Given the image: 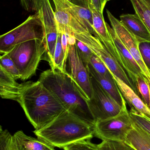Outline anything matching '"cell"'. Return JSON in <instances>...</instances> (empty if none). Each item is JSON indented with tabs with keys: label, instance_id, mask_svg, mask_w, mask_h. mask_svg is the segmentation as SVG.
I'll list each match as a JSON object with an SVG mask.
<instances>
[{
	"label": "cell",
	"instance_id": "6da1fadb",
	"mask_svg": "<svg viewBox=\"0 0 150 150\" xmlns=\"http://www.w3.org/2000/svg\"><path fill=\"white\" fill-rule=\"evenodd\" d=\"M35 129H40L67 110L38 80L25 83L18 102Z\"/></svg>",
	"mask_w": 150,
	"mask_h": 150
},
{
	"label": "cell",
	"instance_id": "7a4b0ae2",
	"mask_svg": "<svg viewBox=\"0 0 150 150\" xmlns=\"http://www.w3.org/2000/svg\"><path fill=\"white\" fill-rule=\"evenodd\" d=\"M38 81L59 99L66 110L93 128L95 120L87 100L67 73L48 69L41 74Z\"/></svg>",
	"mask_w": 150,
	"mask_h": 150
},
{
	"label": "cell",
	"instance_id": "3957f363",
	"mask_svg": "<svg viewBox=\"0 0 150 150\" xmlns=\"http://www.w3.org/2000/svg\"><path fill=\"white\" fill-rule=\"evenodd\" d=\"M33 132L37 138L53 147L63 149L79 141L91 140L94 136L91 126L68 110Z\"/></svg>",
	"mask_w": 150,
	"mask_h": 150
},
{
	"label": "cell",
	"instance_id": "277c9868",
	"mask_svg": "<svg viewBox=\"0 0 150 150\" xmlns=\"http://www.w3.org/2000/svg\"><path fill=\"white\" fill-rule=\"evenodd\" d=\"M6 53L19 70L23 81L36 74L41 61H48L45 40H32L20 43Z\"/></svg>",
	"mask_w": 150,
	"mask_h": 150
},
{
	"label": "cell",
	"instance_id": "5b68a950",
	"mask_svg": "<svg viewBox=\"0 0 150 150\" xmlns=\"http://www.w3.org/2000/svg\"><path fill=\"white\" fill-rule=\"evenodd\" d=\"M134 122L124 102L119 113L115 116L97 121L93 127L94 136L102 141L125 142L133 129Z\"/></svg>",
	"mask_w": 150,
	"mask_h": 150
},
{
	"label": "cell",
	"instance_id": "8992f818",
	"mask_svg": "<svg viewBox=\"0 0 150 150\" xmlns=\"http://www.w3.org/2000/svg\"><path fill=\"white\" fill-rule=\"evenodd\" d=\"M35 39L45 40L44 28L38 12L29 16L20 25L1 36V54L8 52L18 44Z\"/></svg>",
	"mask_w": 150,
	"mask_h": 150
},
{
	"label": "cell",
	"instance_id": "52a82bcc",
	"mask_svg": "<svg viewBox=\"0 0 150 150\" xmlns=\"http://www.w3.org/2000/svg\"><path fill=\"white\" fill-rule=\"evenodd\" d=\"M75 37L76 39L85 44L92 52L101 60L112 74L129 86L138 95L136 87L127 72L99 39L89 32L75 35Z\"/></svg>",
	"mask_w": 150,
	"mask_h": 150
},
{
	"label": "cell",
	"instance_id": "ba28073f",
	"mask_svg": "<svg viewBox=\"0 0 150 150\" xmlns=\"http://www.w3.org/2000/svg\"><path fill=\"white\" fill-rule=\"evenodd\" d=\"M90 76L92 95L91 98L87 100V102L95 122L115 116L119 113L122 106L120 105L102 88L94 77L90 74Z\"/></svg>",
	"mask_w": 150,
	"mask_h": 150
},
{
	"label": "cell",
	"instance_id": "9c48e42d",
	"mask_svg": "<svg viewBox=\"0 0 150 150\" xmlns=\"http://www.w3.org/2000/svg\"><path fill=\"white\" fill-rule=\"evenodd\" d=\"M66 72L73 79L86 100L90 99L92 95L90 76L86 65L79 56L75 44L69 45Z\"/></svg>",
	"mask_w": 150,
	"mask_h": 150
},
{
	"label": "cell",
	"instance_id": "30bf717a",
	"mask_svg": "<svg viewBox=\"0 0 150 150\" xmlns=\"http://www.w3.org/2000/svg\"><path fill=\"white\" fill-rule=\"evenodd\" d=\"M106 24L111 40L102 43L124 69L136 87V76L143 74L141 70L114 30L108 23Z\"/></svg>",
	"mask_w": 150,
	"mask_h": 150
},
{
	"label": "cell",
	"instance_id": "8fae6325",
	"mask_svg": "<svg viewBox=\"0 0 150 150\" xmlns=\"http://www.w3.org/2000/svg\"><path fill=\"white\" fill-rule=\"evenodd\" d=\"M38 14L42 22L45 33V42L50 67L53 61L54 55L58 38L57 23L49 0H42Z\"/></svg>",
	"mask_w": 150,
	"mask_h": 150
},
{
	"label": "cell",
	"instance_id": "7c38bea8",
	"mask_svg": "<svg viewBox=\"0 0 150 150\" xmlns=\"http://www.w3.org/2000/svg\"><path fill=\"white\" fill-rule=\"evenodd\" d=\"M107 13L112 28L129 51L141 68L143 75L150 80V71L144 63L142 57L139 47L140 42L120 21L116 18L108 10H107Z\"/></svg>",
	"mask_w": 150,
	"mask_h": 150
},
{
	"label": "cell",
	"instance_id": "4fadbf2b",
	"mask_svg": "<svg viewBox=\"0 0 150 150\" xmlns=\"http://www.w3.org/2000/svg\"><path fill=\"white\" fill-rule=\"evenodd\" d=\"M25 83L19 84L0 66V95L3 99L19 102Z\"/></svg>",
	"mask_w": 150,
	"mask_h": 150
},
{
	"label": "cell",
	"instance_id": "5bb4252c",
	"mask_svg": "<svg viewBox=\"0 0 150 150\" xmlns=\"http://www.w3.org/2000/svg\"><path fill=\"white\" fill-rule=\"evenodd\" d=\"M120 22L132 33L140 43L150 42V33L146 25L136 13L123 14L120 16Z\"/></svg>",
	"mask_w": 150,
	"mask_h": 150
},
{
	"label": "cell",
	"instance_id": "9a60e30c",
	"mask_svg": "<svg viewBox=\"0 0 150 150\" xmlns=\"http://www.w3.org/2000/svg\"><path fill=\"white\" fill-rule=\"evenodd\" d=\"M86 67L90 74L94 77L102 88L108 93L120 105L122 106L126 100L112 73L108 76H103L99 74L90 63L86 65Z\"/></svg>",
	"mask_w": 150,
	"mask_h": 150
},
{
	"label": "cell",
	"instance_id": "2e32d148",
	"mask_svg": "<svg viewBox=\"0 0 150 150\" xmlns=\"http://www.w3.org/2000/svg\"><path fill=\"white\" fill-rule=\"evenodd\" d=\"M112 74L125 100L129 104L131 108H134L137 112L150 118V108L145 104L141 97L120 79L112 73Z\"/></svg>",
	"mask_w": 150,
	"mask_h": 150
},
{
	"label": "cell",
	"instance_id": "e0dca14e",
	"mask_svg": "<svg viewBox=\"0 0 150 150\" xmlns=\"http://www.w3.org/2000/svg\"><path fill=\"white\" fill-rule=\"evenodd\" d=\"M13 137L17 150H56L43 140L27 136L22 130L17 131Z\"/></svg>",
	"mask_w": 150,
	"mask_h": 150
},
{
	"label": "cell",
	"instance_id": "ac0fdd59",
	"mask_svg": "<svg viewBox=\"0 0 150 150\" xmlns=\"http://www.w3.org/2000/svg\"><path fill=\"white\" fill-rule=\"evenodd\" d=\"M125 143L134 150H150V134L134 123Z\"/></svg>",
	"mask_w": 150,
	"mask_h": 150
},
{
	"label": "cell",
	"instance_id": "d6986e66",
	"mask_svg": "<svg viewBox=\"0 0 150 150\" xmlns=\"http://www.w3.org/2000/svg\"><path fill=\"white\" fill-rule=\"evenodd\" d=\"M65 1L70 11L76 19L90 33L97 37V34L93 28V16L91 9L75 5L68 0H65Z\"/></svg>",
	"mask_w": 150,
	"mask_h": 150
},
{
	"label": "cell",
	"instance_id": "ffe728a7",
	"mask_svg": "<svg viewBox=\"0 0 150 150\" xmlns=\"http://www.w3.org/2000/svg\"><path fill=\"white\" fill-rule=\"evenodd\" d=\"M90 8L92 13L93 28L97 34V38L101 42L110 41L111 37L103 12L92 7H90Z\"/></svg>",
	"mask_w": 150,
	"mask_h": 150
},
{
	"label": "cell",
	"instance_id": "44dd1931",
	"mask_svg": "<svg viewBox=\"0 0 150 150\" xmlns=\"http://www.w3.org/2000/svg\"><path fill=\"white\" fill-rule=\"evenodd\" d=\"M58 38L54 55L53 61L51 67L53 70L66 73V60L61 45V33L58 30Z\"/></svg>",
	"mask_w": 150,
	"mask_h": 150
},
{
	"label": "cell",
	"instance_id": "7402d4cb",
	"mask_svg": "<svg viewBox=\"0 0 150 150\" xmlns=\"http://www.w3.org/2000/svg\"><path fill=\"white\" fill-rule=\"evenodd\" d=\"M135 13L146 25L150 33V0H130Z\"/></svg>",
	"mask_w": 150,
	"mask_h": 150
},
{
	"label": "cell",
	"instance_id": "603a6c76",
	"mask_svg": "<svg viewBox=\"0 0 150 150\" xmlns=\"http://www.w3.org/2000/svg\"><path fill=\"white\" fill-rule=\"evenodd\" d=\"M136 86L139 96L140 95L141 96L142 99L149 107L150 104V91L146 80V77L143 74H142L136 76Z\"/></svg>",
	"mask_w": 150,
	"mask_h": 150
},
{
	"label": "cell",
	"instance_id": "cb8c5ba5",
	"mask_svg": "<svg viewBox=\"0 0 150 150\" xmlns=\"http://www.w3.org/2000/svg\"><path fill=\"white\" fill-rule=\"evenodd\" d=\"M129 112L134 123L150 134V118L133 108H131Z\"/></svg>",
	"mask_w": 150,
	"mask_h": 150
},
{
	"label": "cell",
	"instance_id": "d4e9b609",
	"mask_svg": "<svg viewBox=\"0 0 150 150\" xmlns=\"http://www.w3.org/2000/svg\"><path fill=\"white\" fill-rule=\"evenodd\" d=\"M0 66L2 67L8 73L11 75L15 79H20L21 75L15 63L7 53L1 54Z\"/></svg>",
	"mask_w": 150,
	"mask_h": 150
},
{
	"label": "cell",
	"instance_id": "484cf974",
	"mask_svg": "<svg viewBox=\"0 0 150 150\" xmlns=\"http://www.w3.org/2000/svg\"><path fill=\"white\" fill-rule=\"evenodd\" d=\"M0 150H17L13 135L7 129H0Z\"/></svg>",
	"mask_w": 150,
	"mask_h": 150
},
{
	"label": "cell",
	"instance_id": "4316f807",
	"mask_svg": "<svg viewBox=\"0 0 150 150\" xmlns=\"http://www.w3.org/2000/svg\"><path fill=\"white\" fill-rule=\"evenodd\" d=\"M97 145L100 150H134L125 142L114 141H102Z\"/></svg>",
	"mask_w": 150,
	"mask_h": 150
},
{
	"label": "cell",
	"instance_id": "83f0119b",
	"mask_svg": "<svg viewBox=\"0 0 150 150\" xmlns=\"http://www.w3.org/2000/svg\"><path fill=\"white\" fill-rule=\"evenodd\" d=\"M64 150H100L97 144L91 142L90 140H84L66 146Z\"/></svg>",
	"mask_w": 150,
	"mask_h": 150
},
{
	"label": "cell",
	"instance_id": "f1b7e54d",
	"mask_svg": "<svg viewBox=\"0 0 150 150\" xmlns=\"http://www.w3.org/2000/svg\"><path fill=\"white\" fill-rule=\"evenodd\" d=\"M75 45L79 56L85 65L90 63L91 58L93 54L90 49L83 42L76 39Z\"/></svg>",
	"mask_w": 150,
	"mask_h": 150
},
{
	"label": "cell",
	"instance_id": "f546056e",
	"mask_svg": "<svg viewBox=\"0 0 150 150\" xmlns=\"http://www.w3.org/2000/svg\"><path fill=\"white\" fill-rule=\"evenodd\" d=\"M90 63L99 74L102 76H107L111 74V71H109L104 62L94 54L91 58Z\"/></svg>",
	"mask_w": 150,
	"mask_h": 150
},
{
	"label": "cell",
	"instance_id": "4dcf8cb0",
	"mask_svg": "<svg viewBox=\"0 0 150 150\" xmlns=\"http://www.w3.org/2000/svg\"><path fill=\"white\" fill-rule=\"evenodd\" d=\"M139 47L144 62L150 71V42H141Z\"/></svg>",
	"mask_w": 150,
	"mask_h": 150
},
{
	"label": "cell",
	"instance_id": "1f68e13d",
	"mask_svg": "<svg viewBox=\"0 0 150 150\" xmlns=\"http://www.w3.org/2000/svg\"><path fill=\"white\" fill-rule=\"evenodd\" d=\"M42 0H20L21 5L27 11L38 12L40 8Z\"/></svg>",
	"mask_w": 150,
	"mask_h": 150
},
{
	"label": "cell",
	"instance_id": "d6a6232c",
	"mask_svg": "<svg viewBox=\"0 0 150 150\" xmlns=\"http://www.w3.org/2000/svg\"><path fill=\"white\" fill-rule=\"evenodd\" d=\"M60 33H61L62 47L63 50V52H64L65 58L67 60L69 52V44L68 38L66 33L63 32Z\"/></svg>",
	"mask_w": 150,
	"mask_h": 150
},
{
	"label": "cell",
	"instance_id": "836d02e7",
	"mask_svg": "<svg viewBox=\"0 0 150 150\" xmlns=\"http://www.w3.org/2000/svg\"><path fill=\"white\" fill-rule=\"evenodd\" d=\"M70 2L75 5L84 7V8H90V0H68Z\"/></svg>",
	"mask_w": 150,
	"mask_h": 150
},
{
	"label": "cell",
	"instance_id": "e575fe53",
	"mask_svg": "<svg viewBox=\"0 0 150 150\" xmlns=\"http://www.w3.org/2000/svg\"><path fill=\"white\" fill-rule=\"evenodd\" d=\"M90 7L94 8L103 13L104 11V10L102 9L101 0H90Z\"/></svg>",
	"mask_w": 150,
	"mask_h": 150
},
{
	"label": "cell",
	"instance_id": "d590c367",
	"mask_svg": "<svg viewBox=\"0 0 150 150\" xmlns=\"http://www.w3.org/2000/svg\"><path fill=\"white\" fill-rule=\"evenodd\" d=\"M109 1H110V0H101V4H102V9H103V10L105 8V6L107 3Z\"/></svg>",
	"mask_w": 150,
	"mask_h": 150
},
{
	"label": "cell",
	"instance_id": "8d00e7d4",
	"mask_svg": "<svg viewBox=\"0 0 150 150\" xmlns=\"http://www.w3.org/2000/svg\"><path fill=\"white\" fill-rule=\"evenodd\" d=\"M146 80L147 81V83H148V85H149V91H150V104L149 105V107L150 108V80H149L148 78L146 77Z\"/></svg>",
	"mask_w": 150,
	"mask_h": 150
},
{
	"label": "cell",
	"instance_id": "74e56055",
	"mask_svg": "<svg viewBox=\"0 0 150 150\" xmlns=\"http://www.w3.org/2000/svg\"></svg>",
	"mask_w": 150,
	"mask_h": 150
}]
</instances>
